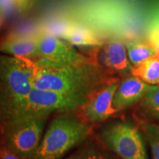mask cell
<instances>
[{
  "instance_id": "cell-22",
  "label": "cell",
  "mask_w": 159,
  "mask_h": 159,
  "mask_svg": "<svg viewBox=\"0 0 159 159\" xmlns=\"http://www.w3.org/2000/svg\"><path fill=\"white\" fill-rule=\"evenodd\" d=\"M3 20H4L3 16L0 13V29H1L2 25V24H3Z\"/></svg>"
},
{
  "instance_id": "cell-19",
  "label": "cell",
  "mask_w": 159,
  "mask_h": 159,
  "mask_svg": "<svg viewBox=\"0 0 159 159\" xmlns=\"http://www.w3.org/2000/svg\"><path fill=\"white\" fill-rule=\"evenodd\" d=\"M156 12L144 30V39L153 46L159 53V9Z\"/></svg>"
},
{
  "instance_id": "cell-20",
  "label": "cell",
  "mask_w": 159,
  "mask_h": 159,
  "mask_svg": "<svg viewBox=\"0 0 159 159\" xmlns=\"http://www.w3.org/2000/svg\"><path fill=\"white\" fill-rule=\"evenodd\" d=\"M30 0H0V13L3 17L16 15L26 9Z\"/></svg>"
},
{
  "instance_id": "cell-13",
  "label": "cell",
  "mask_w": 159,
  "mask_h": 159,
  "mask_svg": "<svg viewBox=\"0 0 159 159\" xmlns=\"http://www.w3.org/2000/svg\"><path fill=\"white\" fill-rule=\"evenodd\" d=\"M151 85H159V53L134 66L131 74Z\"/></svg>"
},
{
  "instance_id": "cell-4",
  "label": "cell",
  "mask_w": 159,
  "mask_h": 159,
  "mask_svg": "<svg viewBox=\"0 0 159 159\" xmlns=\"http://www.w3.org/2000/svg\"><path fill=\"white\" fill-rule=\"evenodd\" d=\"M49 114L42 113L21 117L4 137L5 147L23 159H32L42 139Z\"/></svg>"
},
{
  "instance_id": "cell-21",
  "label": "cell",
  "mask_w": 159,
  "mask_h": 159,
  "mask_svg": "<svg viewBox=\"0 0 159 159\" xmlns=\"http://www.w3.org/2000/svg\"><path fill=\"white\" fill-rule=\"evenodd\" d=\"M0 159H21V158L5 147L0 150Z\"/></svg>"
},
{
  "instance_id": "cell-11",
  "label": "cell",
  "mask_w": 159,
  "mask_h": 159,
  "mask_svg": "<svg viewBox=\"0 0 159 159\" xmlns=\"http://www.w3.org/2000/svg\"><path fill=\"white\" fill-rule=\"evenodd\" d=\"M0 52L12 56L36 58L39 55V33H12L0 41Z\"/></svg>"
},
{
  "instance_id": "cell-9",
  "label": "cell",
  "mask_w": 159,
  "mask_h": 159,
  "mask_svg": "<svg viewBox=\"0 0 159 159\" xmlns=\"http://www.w3.org/2000/svg\"><path fill=\"white\" fill-rule=\"evenodd\" d=\"M102 66L111 72L122 75L131 74L133 66L129 61L126 47L121 40L112 39L102 46Z\"/></svg>"
},
{
  "instance_id": "cell-14",
  "label": "cell",
  "mask_w": 159,
  "mask_h": 159,
  "mask_svg": "<svg viewBox=\"0 0 159 159\" xmlns=\"http://www.w3.org/2000/svg\"><path fill=\"white\" fill-rule=\"evenodd\" d=\"M129 61L133 66L139 65L149 57L156 55L158 51L146 40H135L125 43Z\"/></svg>"
},
{
  "instance_id": "cell-1",
  "label": "cell",
  "mask_w": 159,
  "mask_h": 159,
  "mask_svg": "<svg viewBox=\"0 0 159 159\" xmlns=\"http://www.w3.org/2000/svg\"><path fill=\"white\" fill-rule=\"evenodd\" d=\"M30 82L33 88L77 95L90 99L115 78L91 57L86 62L57 68L37 66L31 59Z\"/></svg>"
},
{
  "instance_id": "cell-18",
  "label": "cell",
  "mask_w": 159,
  "mask_h": 159,
  "mask_svg": "<svg viewBox=\"0 0 159 159\" xmlns=\"http://www.w3.org/2000/svg\"><path fill=\"white\" fill-rule=\"evenodd\" d=\"M142 105L147 114L159 120V85H149L142 99Z\"/></svg>"
},
{
  "instance_id": "cell-6",
  "label": "cell",
  "mask_w": 159,
  "mask_h": 159,
  "mask_svg": "<svg viewBox=\"0 0 159 159\" xmlns=\"http://www.w3.org/2000/svg\"><path fill=\"white\" fill-rule=\"evenodd\" d=\"M89 100L85 97L68 93L33 88L26 98L19 119L21 116L42 113L74 111L82 109Z\"/></svg>"
},
{
  "instance_id": "cell-2",
  "label": "cell",
  "mask_w": 159,
  "mask_h": 159,
  "mask_svg": "<svg viewBox=\"0 0 159 159\" xmlns=\"http://www.w3.org/2000/svg\"><path fill=\"white\" fill-rule=\"evenodd\" d=\"M31 59L0 55V140L19 118L33 86Z\"/></svg>"
},
{
  "instance_id": "cell-17",
  "label": "cell",
  "mask_w": 159,
  "mask_h": 159,
  "mask_svg": "<svg viewBox=\"0 0 159 159\" xmlns=\"http://www.w3.org/2000/svg\"><path fill=\"white\" fill-rule=\"evenodd\" d=\"M140 127L150 146L152 159H159V124L143 121Z\"/></svg>"
},
{
  "instance_id": "cell-15",
  "label": "cell",
  "mask_w": 159,
  "mask_h": 159,
  "mask_svg": "<svg viewBox=\"0 0 159 159\" xmlns=\"http://www.w3.org/2000/svg\"><path fill=\"white\" fill-rule=\"evenodd\" d=\"M64 159H122L110 149L106 150L95 142H89Z\"/></svg>"
},
{
  "instance_id": "cell-5",
  "label": "cell",
  "mask_w": 159,
  "mask_h": 159,
  "mask_svg": "<svg viewBox=\"0 0 159 159\" xmlns=\"http://www.w3.org/2000/svg\"><path fill=\"white\" fill-rule=\"evenodd\" d=\"M101 138L108 149L122 159H148L144 139L139 129L118 121L102 129Z\"/></svg>"
},
{
  "instance_id": "cell-8",
  "label": "cell",
  "mask_w": 159,
  "mask_h": 159,
  "mask_svg": "<svg viewBox=\"0 0 159 159\" xmlns=\"http://www.w3.org/2000/svg\"><path fill=\"white\" fill-rule=\"evenodd\" d=\"M119 84L118 80L114 79L97 91L82 108L83 118L89 122L97 123L116 114L112 102Z\"/></svg>"
},
{
  "instance_id": "cell-10",
  "label": "cell",
  "mask_w": 159,
  "mask_h": 159,
  "mask_svg": "<svg viewBox=\"0 0 159 159\" xmlns=\"http://www.w3.org/2000/svg\"><path fill=\"white\" fill-rule=\"evenodd\" d=\"M149 85L139 77L130 75L119 84L113 99V108L117 113L134 105L143 98Z\"/></svg>"
},
{
  "instance_id": "cell-16",
  "label": "cell",
  "mask_w": 159,
  "mask_h": 159,
  "mask_svg": "<svg viewBox=\"0 0 159 159\" xmlns=\"http://www.w3.org/2000/svg\"><path fill=\"white\" fill-rule=\"evenodd\" d=\"M75 23V21L71 20L55 18L43 24L40 27L39 33L49 34L64 39Z\"/></svg>"
},
{
  "instance_id": "cell-7",
  "label": "cell",
  "mask_w": 159,
  "mask_h": 159,
  "mask_svg": "<svg viewBox=\"0 0 159 159\" xmlns=\"http://www.w3.org/2000/svg\"><path fill=\"white\" fill-rule=\"evenodd\" d=\"M73 46L61 38L39 33V55L32 60L39 66L57 68L80 64L91 58L81 55Z\"/></svg>"
},
{
  "instance_id": "cell-12",
  "label": "cell",
  "mask_w": 159,
  "mask_h": 159,
  "mask_svg": "<svg viewBox=\"0 0 159 159\" xmlns=\"http://www.w3.org/2000/svg\"><path fill=\"white\" fill-rule=\"evenodd\" d=\"M64 40L72 45L80 47H99L104 43L102 38L92 28L76 22L68 32Z\"/></svg>"
},
{
  "instance_id": "cell-3",
  "label": "cell",
  "mask_w": 159,
  "mask_h": 159,
  "mask_svg": "<svg viewBox=\"0 0 159 159\" xmlns=\"http://www.w3.org/2000/svg\"><path fill=\"white\" fill-rule=\"evenodd\" d=\"M91 125L73 115L52 121L32 159H61L71 149L83 144L91 134Z\"/></svg>"
}]
</instances>
